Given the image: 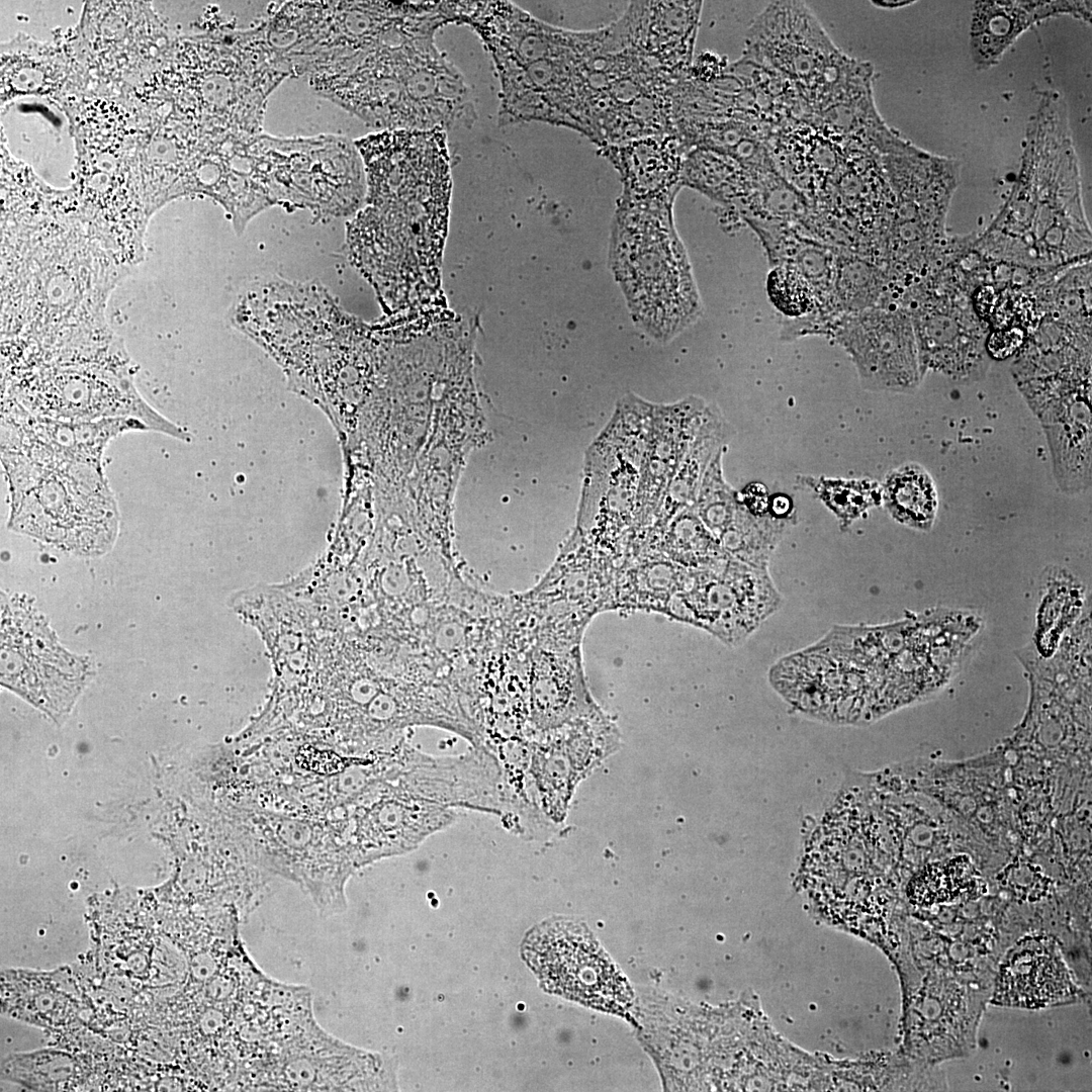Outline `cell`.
<instances>
[{"instance_id":"cell-5","label":"cell","mask_w":1092,"mask_h":1092,"mask_svg":"<svg viewBox=\"0 0 1092 1092\" xmlns=\"http://www.w3.org/2000/svg\"><path fill=\"white\" fill-rule=\"evenodd\" d=\"M1044 108L1029 132L1027 156L1013 191L973 248L990 260L1059 271L1091 260V230L1081 200L1077 162L1065 111Z\"/></svg>"},{"instance_id":"cell-1","label":"cell","mask_w":1092,"mask_h":1092,"mask_svg":"<svg viewBox=\"0 0 1092 1092\" xmlns=\"http://www.w3.org/2000/svg\"><path fill=\"white\" fill-rule=\"evenodd\" d=\"M458 8L459 1L351 2L310 85L383 130L470 126L471 92L434 41L437 29L458 23Z\"/></svg>"},{"instance_id":"cell-25","label":"cell","mask_w":1092,"mask_h":1092,"mask_svg":"<svg viewBox=\"0 0 1092 1092\" xmlns=\"http://www.w3.org/2000/svg\"><path fill=\"white\" fill-rule=\"evenodd\" d=\"M1076 993L1058 942L1033 935L1019 940L1001 965L994 1001L1023 1008L1043 1007Z\"/></svg>"},{"instance_id":"cell-30","label":"cell","mask_w":1092,"mask_h":1092,"mask_svg":"<svg viewBox=\"0 0 1092 1092\" xmlns=\"http://www.w3.org/2000/svg\"><path fill=\"white\" fill-rule=\"evenodd\" d=\"M23 428L48 445L63 460L101 465L108 443L131 430H149L141 421L129 418L95 421L55 420L25 410L20 418Z\"/></svg>"},{"instance_id":"cell-7","label":"cell","mask_w":1092,"mask_h":1092,"mask_svg":"<svg viewBox=\"0 0 1092 1092\" xmlns=\"http://www.w3.org/2000/svg\"><path fill=\"white\" fill-rule=\"evenodd\" d=\"M653 403L626 394L589 445L576 529L617 560L636 534V497Z\"/></svg>"},{"instance_id":"cell-3","label":"cell","mask_w":1092,"mask_h":1092,"mask_svg":"<svg viewBox=\"0 0 1092 1092\" xmlns=\"http://www.w3.org/2000/svg\"><path fill=\"white\" fill-rule=\"evenodd\" d=\"M367 176V206L352 220V245L379 247L373 269L403 294L439 280L451 194L446 131L382 130L355 142Z\"/></svg>"},{"instance_id":"cell-18","label":"cell","mask_w":1092,"mask_h":1092,"mask_svg":"<svg viewBox=\"0 0 1092 1092\" xmlns=\"http://www.w3.org/2000/svg\"><path fill=\"white\" fill-rule=\"evenodd\" d=\"M272 179L279 194L287 189L290 195L300 191L304 200L313 198L312 191H328L335 195L346 212L353 211L362 201L364 188L363 161L355 143L340 136L316 139H270Z\"/></svg>"},{"instance_id":"cell-17","label":"cell","mask_w":1092,"mask_h":1092,"mask_svg":"<svg viewBox=\"0 0 1092 1092\" xmlns=\"http://www.w3.org/2000/svg\"><path fill=\"white\" fill-rule=\"evenodd\" d=\"M842 52L802 1H774L751 22L743 54L780 74L803 101Z\"/></svg>"},{"instance_id":"cell-8","label":"cell","mask_w":1092,"mask_h":1092,"mask_svg":"<svg viewBox=\"0 0 1092 1092\" xmlns=\"http://www.w3.org/2000/svg\"><path fill=\"white\" fill-rule=\"evenodd\" d=\"M131 362H76L35 366L2 376V393L31 414L55 420L129 418L189 441V434L157 413L134 385Z\"/></svg>"},{"instance_id":"cell-35","label":"cell","mask_w":1092,"mask_h":1092,"mask_svg":"<svg viewBox=\"0 0 1092 1092\" xmlns=\"http://www.w3.org/2000/svg\"><path fill=\"white\" fill-rule=\"evenodd\" d=\"M798 482L811 488L843 528L882 502L881 486L870 479L802 475Z\"/></svg>"},{"instance_id":"cell-37","label":"cell","mask_w":1092,"mask_h":1092,"mask_svg":"<svg viewBox=\"0 0 1092 1092\" xmlns=\"http://www.w3.org/2000/svg\"><path fill=\"white\" fill-rule=\"evenodd\" d=\"M724 451H720L709 465L694 504L698 516L715 538L732 517L739 500L738 492L724 477Z\"/></svg>"},{"instance_id":"cell-19","label":"cell","mask_w":1092,"mask_h":1092,"mask_svg":"<svg viewBox=\"0 0 1092 1092\" xmlns=\"http://www.w3.org/2000/svg\"><path fill=\"white\" fill-rule=\"evenodd\" d=\"M378 1058L348 1046L313 1020L287 1044L266 1084V1090L333 1091L375 1089Z\"/></svg>"},{"instance_id":"cell-15","label":"cell","mask_w":1092,"mask_h":1092,"mask_svg":"<svg viewBox=\"0 0 1092 1092\" xmlns=\"http://www.w3.org/2000/svg\"><path fill=\"white\" fill-rule=\"evenodd\" d=\"M831 334L849 355L863 389L910 394L919 387L918 349L905 308L877 305L845 313Z\"/></svg>"},{"instance_id":"cell-31","label":"cell","mask_w":1092,"mask_h":1092,"mask_svg":"<svg viewBox=\"0 0 1092 1092\" xmlns=\"http://www.w3.org/2000/svg\"><path fill=\"white\" fill-rule=\"evenodd\" d=\"M1080 2H977L972 48L978 64L990 66L1015 37L1034 21L1056 12H1071Z\"/></svg>"},{"instance_id":"cell-2","label":"cell","mask_w":1092,"mask_h":1092,"mask_svg":"<svg viewBox=\"0 0 1092 1092\" xmlns=\"http://www.w3.org/2000/svg\"><path fill=\"white\" fill-rule=\"evenodd\" d=\"M129 271L87 229L3 228L2 373L94 360L121 345L106 307Z\"/></svg>"},{"instance_id":"cell-38","label":"cell","mask_w":1092,"mask_h":1092,"mask_svg":"<svg viewBox=\"0 0 1092 1092\" xmlns=\"http://www.w3.org/2000/svg\"><path fill=\"white\" fill-rule=\"evenodd\" d=\"M767 293L772 304L790 317L810 313L818 301V289L794 265L778 264L768 274Z\"/></svg>"},{"instance_id":"cell-33","label":"cell","mask_w":1092,"mask_h":1092,"mask_svg":"<svg viewBox=\"0 0 1092 1092\" xmlns=\"http://www.w3.org/2000/svg\"><path fill=\"white\" fill-rule=\"evenodd\" d=\"M882 502L898 523L927 531L935 520L938 497L934 481L917 463L890 471L881 487Z\"/></svg>"},{"instance_id":"cell-39","label":"cell","mask_w":1092,"mask_h":1092,"mask_svg":"<svg viewBox=\"0 0 1092 1092\" xmlns=\"http://www.w3.org/2000/svg\"><path fill=\"white\" fill-rule=\"evenodd\" d=\"M960 867L957 861L925 870L913 884L914 899L921 904H932L953 898L966 887Z\"/></svg>"},{"instance_id":"cell-22","label":"cell","mask_w":1092,"mask_h":1092,"mask_svg":"<svg viewBox=\"0 0 1092 1092\" xmlns=\"http://www.w3.org/2000/svg\"><path fill=\"white\" fill-rule=\"evenodd\" d=\"M702 1H634L618 19L630 44L670 73L692 67Z\"/></svg>"},{"instance_id":"cell-20","label":"cell","mask_w":1092,"mask_h":1092,"mask_svg":"<svg viewBox=\"0 0 1092 1092\" xmlns=\"http://www.w3.org/2000/svg\"><path fill=\"white\" fill-rule=\"evenodd\" d=\"M619 562L576 528L545 576L526 594L538 601L562 603L593 618L613 611Z\"/></svg>"},{"instance_id":"cell-23","label":"cell","mask_w":1092,"mask_h":1092,"mask_svg":"<svg viewBox=\"0 0 1092 1092\" xmlns=\"http://www.w3.org/2000/svg\"><path fill=\"white\" fill-rule=\"evenodd\" d=\"M1091 384L1051 397L1034 415L1044 431L1053 471L1066 493L1086 492L1091 486Z\"/></svg>"},{"instance_id":"cell-13","label":"cell","mask_w":1092,"mask_h":1092,"mask_svg":"<svg viewBox=\"0 0 1092 1092\" xmlns=\"http://www.w3.org/2000/svg\"><path fill=\"white\" fill-rule=\"evenodd\" d=\"M964 283L937 276L922 283L909 313L922 378L929 371L959 383L982 380L990 366L989 326L976 313Z\"/></svg>"},{"instance_id":"cell-4","label":"cell","mask_w":1092,"mask_h":1092,"mask_svg":"<svg viewBox=\"0 0 1092 1092\" xmlns=\"http://www.w3.org/2000/svg\"><path fill=\"white\" fill-rule=\"evenodd\" d=\"M459 23L479 35L500 83L498 123L543 121L590 135V74L606 26L573 31L509 1H460Z\"/></svg>"},{"instance_id":"cell-36","label":"cell","mask_w":1092,"mask_h":1092,"mask_svg":"<svg viewBox=\"0 0 1092 1092\" xmlns=\"http://www.w3.org/2000/svg\"><path fill=\"white\" fill-rule=\"evenodd\" d=\"M834 285L846 313L877 306L886 286V276L877 266L848 259L836 264Z\"/></svg>"},{"instance_id":"cell-28","label":"cell","mask_w":1092,"mask_h":1092,"mask_svg":"<svg viewBox=\"0 0 1092 1092\" xmlns=\"http://www.w3.org/2000/svg\"><path fill=\"white\" fill-rule=\"evenodd\" d=\"M734 434L719 406L707 403L697 432L660 500L653 528L663 527L676 513L694 506L709 465L726 449Z\"/></svg>"},{"instance_id":"cell-11","label":"cell","mask_w":1092,"mask_h":1092,"mask_svg":"<svg viewBox=\"0 0 1092 1092\" xmlns=\"http://www.w3.org/2000/svg\"><path fill=\"white\" fill-rule=\"evenodd\" d=\"M1 630L2 685L52 716L69 711L92 673L86 658L60 646L27 608L2 606Z\"/></svg>"},{"instance_id":"cell-24","label":"cell","mask_w":1092,"mask_h":1092,"mask_svg":"<svg viewBox=\"0 0 1092 1092\" xmlns=\"http://www.w3.org/2000/svg\"><path fill=\"white\" fill-rule=\"evenodd\" d=\"M530 723L536 733L600 709L587 689L579 647L535 648L529 658Z\"/></svg>"},{"instance_id":"cell-14","label":"cell","mask_w":1092,"mask_h":1092,"mask_svg":"<svg viewBox=\"0 0 1092 1092\" xmlns=\"http://www.w3.org/2000/svg\"><path fill=\"white\" fill-rule=\"evenodd\" d=\"M362 806L353 851L355 866L405 853L429 836L450 826L456 809L427 788L414 766L367 794Z\"/></svg>"},{"instance_id":"cell-42","label":"cell","mask_w":1092,"mask_h":1092,"mask_svg":"<svg viewBox=\"0 0 1092 1092\" xmlns=\"http://www.w3.org/2000/svg\"><path fill=\"white\" fill-rule=\"evenodd\" d=\"M795 505L793 498L783 492H776L769 495L768 500V514L779 520H795Z\"/></svg>"},{"instance_id":"cell-16","label":"cell","mask_w":1092,"mask_h":1092,"mask_svg":"<svg viewBox=\"0 0 1092 1092\" xmlns=\"http://www.w3.org/2000/svg\"><path fill=\"white\" fill-rule=\"evenodd\" d=\"M619 740L601 709L532 738L529 770L539 807L552 824L564 819L576 784Z\"/></svg>"},{"instance_id":"cell-32","label":"cell","mask_w":1092,"mask_h":1092,"mask_svg":"<svg viewBox=\"0 0 1092 1092\" xmlns=\"http://www.w3.org/2000/svg\"><path fill=\"white\" fill-rule=\"evenodd\" d=\"M659 553L690 569L708 568L729 556L704 525L694 506L676 513L663 527H646L637 537V554Z\"/></svg>"},{"instance_id":"cell-41","label":"cell","mask_w":1092,"mask_h":1092,"mask_svg":"<svg viewBox=\"0 0 1092 1092\" xmlns=\"http://www.w3.org/2000/svg\"><path fill=\"white\" fill-rule=\"evenodd\" d=\"M770 493L761 482L748 483L738 497L748 512L755 516H770L768 514V500Z\"/></svg>"},{"instance_id":"cell-6","label":"cell","mask_w":1092,"mask_h":1092,"mask_svg":"<svg viewBox=\"0 0 1092 1092\" xmlns=\"http://www.w3.org/2000/svg\"><path fill=\"white\" fill-rule=\"evenodd\" d=\"M3 466L11 494L9 528L79 555L111 548L119 517L101 465L69 460L41 465L17 452Z\"/></svg>"},{"instance_id":"cell-10","label":"cell","mask_w":1092,"mask_h":1092,"mask_svg":"<svg viewBox=\"0 0 1092 1092\" xmlns=\"http://www.w3.org/2000/svg\"><path fill=\"white\" fill-rule=\"evenodd\" d=\"M523 954L549 992L612 1012L630 1004L625 978L579 923L560 919L533 928L524 940Z\"/></svg>"},{"instance_id":"cell-34","label":"cell","mask_w":1092,"mask_h":1092,"mask_svg":"<svg viewBox=\"0 0 1092 1092\" xmlns=\"http://www.w3.org/2000/svg\"><path fill=\"white\" fill-rule=\"evenodd\" d=\"M793 523L792 520H779L771 516H755L738 500L732 517L716 539L732 558L752 567L767 569L772 552L787 527Z\"/></svg>"},{"instance_id":"cell-29","label":"cell","mask_w":1092,"mask_h":1092,"mask_svg":"<svg viewBox=\"0 0 1092 1092\" xmlns=\"http://www.w3.org/2000/svg\"><path fill=\"white\" fill-rule=\"evenodd\" d=\"M690 572V568L659 553L624 558L616 575L613 610L665 616L672 599L686 586Z\"/></svg>"},{"instance_id":"cell-12","label":"cell","mask_w":1092,"mask_h":1092,"mask_svg":"<svg viewBox=\"0 0 1092 1092\" xmlns=\"http://www.w3.org/2000/svg\"><path fill=\"white\" fill-rule=\"evenodd\" d=\"M881 160L895 198L888 241L893 247L912 248L913 260L922 269L948 241L945 217L959 184V165L913 146Z\"/></svg>"},{"instance_id":"cell-26","label":"cell","mask_w":1092,"mask_h":1092,"mask_svg":"<svg viewBox=\"0 0 1092 1092\" xmlns=\"http://www.w3.org/2000/svg\"><path fill=\"white\" fill-rule=\"evenodd\" d=\"M768 148L779 173L814 198L843 163L849 147L814 124L796 119L772 131Z\"/></svg>"},{"instance_id":"cell-21","label":"cell","mask_w":1092,"mask_h":1092,"mask_svg":"<svg viewBox=\"0 0 1092 1092\" xmlns=\"http://www.w3.org/2000/svg\"><path fill=\"white\" fill-rule=\"evenodd\" d=\"M707 402L690 395L672 403H653L650 436L639 480L636 531L652 525L666 487L700 425Z\"/></svg>"},{"instance_id":"cell-9","label":"cell","mask_w":1092,"mask_h":1092,"mask_svg":"<svg viewBox=\"0 0 1092 1092\" xmlns=\"http://www.w3.org/2000/svg\"><path fill=\"white\" fill-rule=\"evenodd\" d=\"M782 602L768 569L727 556L715 565L691 569L688 582L666 615L735 646L744 641Z\"/></svg>"},{"instance_id":"cell-27","label":"cell","mask_w":1092,"mask_h":1092,"mask_svg":"<svg viewBox=\"0 0 1092 1092\" xmlns=\"http://www.w3.org/2000/svg\"><path fill=\"white\" fill-rule=\"evenodd\" d=\"M619 170L624 196L675 195L681 183L686 149L676 133L646 136L601 149Z\"/></svg>"},{"instance_id":"cell-40","label":"cell","mask_w":1092,"mask_h":1092,"mask_svg":"<svg viewBox=\"0 0 1092 1092\" xmlns=\"http://www.w3.org/2000/svg\"><path fill=\"white\" fill-rule=\"evenodd\" d=\"M1027 337L1028 332L1019 326L994 329L987 337V353L993 359L1008 358L1022 348Z\"/></svg>"}]
</instances>
